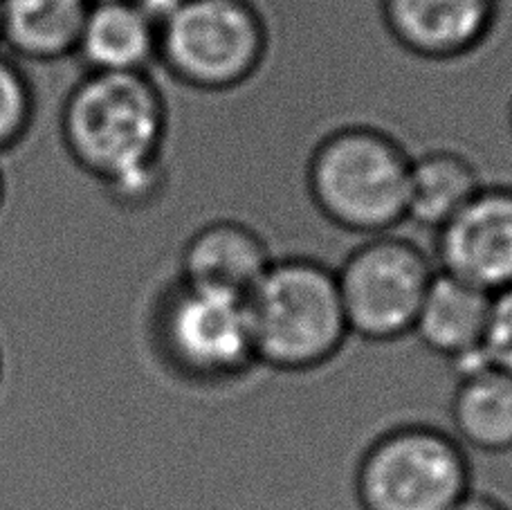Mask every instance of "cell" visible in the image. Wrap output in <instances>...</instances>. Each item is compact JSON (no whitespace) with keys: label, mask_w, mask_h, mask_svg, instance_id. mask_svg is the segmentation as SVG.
Returning <instances> with one entry per match:
<instances>
[{"label":"cell","mask_w":512,"mask_h":510,"mask_svg":"<svg viewBox=\"0 0 512 510\" xmlns=\"http://www.w3.org/2000/svg\"><path fill=\"white\" fill-rule=\"evenodd\" d=\"M169 108L149 72H84L61 104L68 158L126 207L146 205L164 182Z\"/></svg>","instance_id":"6da1fadb"},{"label":"cell","mask_w":512,"mask_h":510,"mask_svg":"<svg viewBox=\"0 0 512 510\" xmlns=\"http://www.w3.org/2000/svg\"><path fill=\"white\" fill-rule=\"evenodd\" d=\"M245 304L256 364L272 371L322 369L351 338L335 270L317 259H274Z\"/></svg>","instance_id":"7a4b0ae2"},{"label":"cell","mask_w":512,"mask_h":510,"mask_svg":"<svg viewBox=\"0 0 512 510\" xmlns=\"http://www.w3.org/2000/svg\"><path fill=\"white\" fill-rule=\"evenodd\" d=\"M411 156L373 126H342L310 153L306 185L328 223L344 232L378 236L407 221Z\"/></svg>","instance_id":"3957f363"},{"label":"cell","mask_w":512,"mask_h":510,"mask_svg":"<svg viewBox=\"0 0 512 510\" xmlns=\"http://www.w3.org/2000/svg\"><path fill=\"white\" fill-rule=\"evenodd\" d=\"M472 490L468 450L429 423H402L376 436L353 477L360 510H452Z\"/></svg>","instance_id":"277c9868"},{"label":"cell","mask_w":512,"mask_h":510,"mask_svg":"<svg viewBox=\"0 0 512 510\" xmlns=\"http://www.w3.org/2000/svg\"><path fill=\"white\" fill-rule=\"evenodd\" d=\"M268 48V25L252 0H180L158 27V61L200 93L248 84Z\"/></svg>","instance_id":"5b68a950"},{"label":"cell","mask_w":512,"mask_h":510,"mask_svg":"<svg viewBox=\"0 0 512 510\" xmlns=\"http://www.w3.org/2000/svg\"><path fill=\"white\" fill-rule=\"evenodd\" d=\"M155 344L180 378L218 387L259 367L245 297L176 281L155 311Z\"/></svg>","instance_id":"8992f818"},{"label":"cell","mask_w":512,"mask_h":510,"mask_svg":"<svg viewBox=\"0 0 512 510\" xmlns=\"http://www.w3.org/2000/svg\"><path fill=\"white\" fill-rule=\"evenodd\" d=\"M434 275V261L414 241L369 236L335 270L351 338L387 344L411 335Z\"/></svg>","instance_id":"52a82bcc"},{"label":"cell","mask_w":512,"mask_h":510,"mask_svg":"<svg viewBox=\"0 0 512 510\" xmlns=\"http://www.w3.org/2000/svg\"><path fill=\"white\" fill-rule=\"evenodd\" d=\"M436 270L483 293L512 286V187L483 185L436 230Z\"/></svg>","instance_id":"ba28073f"},{"label":"cell","mask_w":512,"mask_h":510,"mask_svg":"<svg viewBox=\"0 0 512 510\" xmlns=\"http://www.w3.org/2000/svg\"><path fill=\"white\" fill-rule=\"evenodd\" d=\"M380 14L405 52L425 61H456L488 41L497 0H380Z\"/></svg>","instance_id":"9c48e42d"},{"label":"cell","mask_w":512,"mask_h":510,"mask_svg":"<svg viewBox=\"0 0 512 510\" xmlns=\"http://www.w3.org/2000/svg\"><path fill=\"white\" fill-rule=\"evenodd\" d=\"M274 261L254 227L221 218L189 236L180 252V281L191 286L248 297Z\"/></svg>","instance_id":"30bf717a"},{"label":"cell","mask_w":512,"mask_h":510,"mask_svg":"<svg viewBox=\"0 0 512 510\" xmlns=\"http://www.w3.org/2000/svg\"><path fill=\"white\" fill-rule=\"evenodd\" d=\"M490 302L492 295L436 270L411 335L454 367L483 358Z\"/></svg>","instance_id":"8fae6325"},{"label":"cell","mask_w":512,"mask_h":510,"mask_svg":"<svg viewBox=\"0 0 512 510\" xmlns=\"http://www.w3.org/2000/svg\"><path fill=\"white\" fill-rule=\"evenodd\" d=\"M90 0H0V48L16 61L75 57Z\"/></svg>","instance_id":"7c38bea8"},{"label":"cell","mask_w":512,"mask_h":510,"mask_svg":"<svg viewBox=\"0 0 512 510\" xmlns=\"http://www.w3.org/2000/svg\"><path fill=\"white\" fill-rule=\"evenodd\" d=\"M456 376L450 400L456 439L481 454L512 452V373L481 360Z\"/></svg>","instance_id":"4fadbf2b"},{"label":"cell","mask_w":512,"mask_h":510,"mask_svg":"<svg viewBox=\"0 0 512 510\" xmlns=\"http://www.w3.org/2000/svg\"><path fill=\"white\" fill-rule=\"evenodd\" d=\"M75 57L86 72H149L158 61V27L133 0L90 5Z\"/></svg>","instance_id":"5bb4252c"},{"label":"cell","mask_w":512,"mask_h":510,"mask_svg":"<svg viewBox=\"0 0 512 510\" xmlns=\"http://www.w3.org/2000/svg\"><path fill=\"white\" fill-rule=\"evenodd\" d=\"M483 187L470 158L450 149L411 158L407 221L438 230Z\"/></svg>","instance_id":"9a60e30c"},{"label":"cell","mask_w":512,"mask_h":510,"mask_svg":"<svg viewBox=\"0 0 512 510\" xmlns=\"http://www.w3.org/2000/svg\"><path fill=\"white\" fill-rule=\"evenodd\" d=\"M36 117V95L30 77L14 57L0 50V156L16 149Z\"/></svg>","instance_id":"2e32d148"},{"label":"cell","mask_w":512,"mask_h":510,"mask_svg":"<svg viewBox=\"0 0 512 510\" xmlns=\"http://www.w3.org/2000/svg\"><path fill=\"white\" fill-rule=\"evenodd\" d=\"M483 358L492 367L512 373V286L492 295Z\"/></svg>","instance_id":"e0dca14e"},{"label":"cell","mask_w":512,"mask_h":510,"mask_svg":"<svg viewBox=\"0 0 512 510\" xmlns=\"http://www.w3.org/2000/svg\"><path fill=\"white\" fill-rule=\"evenodd\" d=\"M452 510H512V508L501 502V499H497V497L472 490V493L465 495Z\"/></svg>","instance_id":"ac0fdd59"},{"label":"cell","mask_w":512,"mask_h":510,"mask_svg":"<svg viewBox=\"0 0 512 510\" xmlns=\"http://www.w3.org/2000/svg\"><path fill=\"white\" fill-rule=\"evenodd\" d=\"M5 198H7V178H5L3 167H0V209L5 205Z\"/></svg>","instance_id":"d6986e66"},{"label":"cell","mask_w":512,"mask_h":510,"mask_svg":"<svg viewBox=\"0 0 512 510\" xmlns=\"http://www.w3.org/2000/svg\"><path fill=\"white\" fill-rule=\"evenodd\" d=\"M97 3H122V0H90V5H97Z\"/></svg>","instance_id":"ffe728a7"},{"label":"cell","mask_w":512,"mask_h":510,"mask_svg":"<svg viewBox=\"0 0 512 510\" xmlns=\"http://www.w3.org/2000/svg\"><path fill=\"white\" fill-rule=\"evenodd\" d=\"M0 380H3V353H0Z\"/></svg>","instance_id":"44dd1931"},{"label":"cell","mask_w":512,"mask_h":510,"mask_svg":"<svg viewBox=\"0 0 512 510\" xmlns=\"http://www.w3.org/2000/svg\"><path fill=\"white\" fill-rule=\"evenodd\" d=\"M510 129H512V106H510Z\"/></svg>","instance_id":"7402d4cb"}]
</instances>
